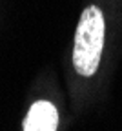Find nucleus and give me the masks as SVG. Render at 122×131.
I'll list each match as a JSON object with an SVG mask.
<instances>
[{"label": "nucleus", "instance_id": "obj_1", "mask_svg": "<svg viewBox=\"0 0 122 131\" xmlns=\"http://www.w3.org/2000/svg\"><path fill=\"white\" fill-rule=\"evenodd\" d=\"M104 38H106L104 15L97 6H88L82 11L75 31L73 66L78 75L88 78L97 73L104 49Z\"/></svg>", "mask_w": 122, "mask_h": 131}, {"label": "nucleus", "instance_id": "obj_2", "mask_svg": "<svg viewBox=\"0 0 122 131\" xmlns=\"http://www.w3.org/2000/svg\"><path fill=\"white\" fill-rule=\"evenodd\" d=\"M58 111L47 100H37L24 120V131H57Z\"/></svg>", "mask_w": 122, "mask_h": 131}]
</instances>
